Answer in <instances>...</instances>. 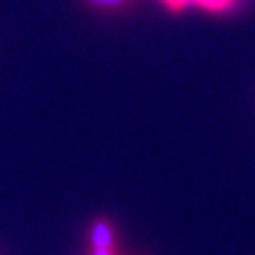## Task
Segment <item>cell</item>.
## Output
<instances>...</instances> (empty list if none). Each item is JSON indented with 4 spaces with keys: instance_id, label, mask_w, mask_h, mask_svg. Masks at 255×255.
I'll use <instances>...</instances> for the list:
<instances>
[{
    "instance_id": "obj_1",
    "label": "cell",
    "mask_w": 255,
    "mask_h": 255,
    "mask_svg": "<svg viewBox=\"0 0 255 255\" xmlns=\"http://www.w3.org/2000/svg\"><path fill=\"white\" fill-rule=\"evenodd\" d=\"M90 245L92 249H115V230L109 219L100 217L90 228Z\"/></svg>"
},
{
    "instance_id": "obj_2",
    "label": "cell",
    "mask_w": 255,
    "mask_h": 255,
    "mask_svg": "<svg viewBox=\"0 0 255 255\" xmlns=\"http://www.w3.org/2000/svg\"><path fill=\"white\" fill-rule=\"evenodd\" d=\"M162 2L168 6L170 11H181V9H185L187 4H198L211 13H223V11H228L236 0H162Z\"/></svg>"
},
{
    "instance_id": "obj_3",
    "label": "cell",
    "mask_w": 255,
    "mask_h": 255,
    "mask_svg": "<svg viewBox=\"0 0 255 255\" xmlns=\"http://www.w3.org/2000/svg\"><path fill=\"white\" fill-rule=\"evenodd\" d=\"M85 2L100 6V9H119V6L126 4V0H85Z\"/></svg>"
},
{
    "instance_id": "obj_4",
    "label": "cell",
    "mask_w": 255,
    "mask_h": 255,
    "mask_svg": "<svg viewBox=\"0 0 255 255\" xmlns=\"http://www.w3.org/2000/svg\"><path fill=\"white\" fill-rule=\"evenodd\" d=\"M90 255H117V249H92Z\"/></svg>"
}]
</instances>
